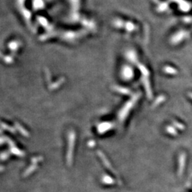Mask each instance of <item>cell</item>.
Here are the masks:
<instances>
[{
  "label": "cell",
  "instance_id": "6da1fadb",
  "mask_svg": "<svg viewBox=\"0 0 192 192\" xmlns=\"http://www.w3.org/2000/svg\"><path fill=\"white\" fill-rule=\"evenodd\" d=\"M190 96L192 97V93H190Z\"/></svg>",
  "mask_w": 192,
  "mask_h": 192
}]
</instances>
